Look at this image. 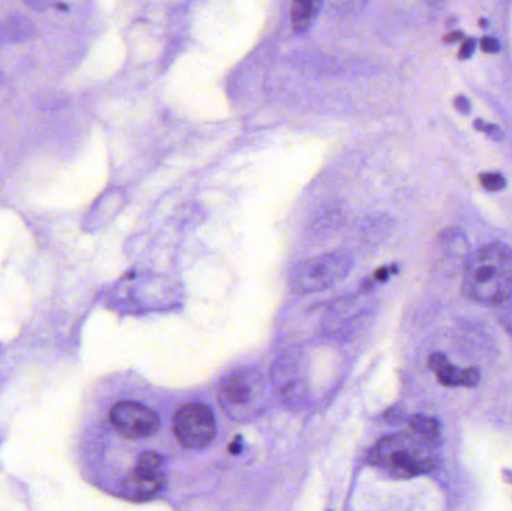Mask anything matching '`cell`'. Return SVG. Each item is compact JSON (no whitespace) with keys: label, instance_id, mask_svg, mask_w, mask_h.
I'll return each instance as SVG.
<instances>
[{"label":"cell","instance_id":"6da1fadb","mask_svg":"<svg viewBox=\"0 0 512 511\" xmlns=\"http://www.w3.org/2000/svg\"><path fill=\"white\" fill-rule=\"evenodd\" d=\"M466 296L483 305H502L512 296V249L484 246L468 260L463 278Z\"/></svg>","mask_w":512,"mask_h":511},{"label":"cell","instance_id":"7a4b0ae2","mask_svg":"<svg viewBox=\"0 0 512 511\" xmlns=\"http://www.w3.org/2000/svg\"><path fill=\"white\" fill-rule=\"evenodd\" d=\"M439 440L412 431L384 438L372 452V464L396 479H411L441 467Z\"/></svg>","mask_w":512,"mask_h":511},{"label":"cell","instance_id":"3957f363","mask_svg":"<svg viewBox=\"0 0 512 511\" xmlns=\"http://www.w3.org/2000/svg\"><path fill=\"white\" fill-rule=\"evenodd\" d=\"M351 266L349 257L340 252L310 258L295 267L292 272L291 288L297 294L327 290L342 281L348 275Z\"/></svg>","mask_w":512,"mask_h":511},{"label":"cell","instance_id":"277c9868","mask_svg":"<svg viewBox=\"0 0 512 511\" xmlns=\"http://www.w3.org/2000/svg\"><path fill=\"white\" fill-rule=\"evenodd\" d=\"M173 431L179 443L186 449H204L215 440V417L206 405H183L174 414Z\"/></svg>","mask_w":512,"mask_h":511},{"label":"cell","instance_id":"5b68a950","mask_svg":"<svg viewBox=\"0 0 512 511\" xmlns=\"http://www.w3.org/2000/svg\"><path fill=\"white\" fill-rule=\"evenodd\" d=\"M114 431L126 440H144L159 431V417L152 408L134 401H120L110 410Z\"/></svg>","mask_w":512,"mask_h":511},{"label":"cell","instance_id":"8992f818","mask_svg":"<svg viewBox=\"0 0 512 511\" xmlns=\"http://www.w3.org/2000/svg\"><path fill=\"white\" fill-rule=\"evenodd\" d=\"M167 485L164 458L158 453L147 452L138 459L137 467L129 473L123 485V494L129 500H150Z\"/></svg>","mask_w":512,"mask_h":511},{"label":"cell","instance_id":"52a82bcc","mask_svg":"<svg viewBox=\"0 0 512 511\" xmlns=\"http://www.w3.org/2000/svg\"><path fill=\"white\" fill-rule=\"evenodd\" d=\"M259 383V378L248 374L236 375L225 381L219 399L228 416L245 419L255 413V405L259 401Z\"/></svg>","mask_w":512,"mask_h":511},{"label":"cell","instance_id":"ba28073f","mask_svg":"<svg viewBox=\"0 0 512 511\" xmlns=\"http://www.w3.org/2000/svg\"><path fill=\"white\" fill-rule=\"evenodd\" d=\"M429 365L438 375L439 381L448 387H472L480 381V372L475 368L459 369L448 363L447 357L442 354H433Z\"/></svg>","mask_w":512,"mask_h":511},{"label":"cell","instance_id":"9c48e42d","mask_svg":"<svg viewBox=\"0 0 512 511\" xmlns=\"http://www.w3.org/2000/svg\"><path fill=\"white\" fill-rule=\"evenodd\" d=\"M274 384L285 401L291 404L303 401L304 381L297 369H292V374L286 371V368L274 369Z\"/></svg>","mask_w":512,"mask_h":511},{"label":"cell","instance_id":"30bf717a","mask_svg":"<svg viewBox=\"0 0 512 511\" xmlns=\"http://www.w3.org/2000/svg\"><path fill=\"white\" fill-rule=\"evenodd\" d=\"M321 0H294L291 9L292 26L297 32H304L312 26L318 15Z\"/></svg>","mask_w":512,"mask_h":511},{"label":"cell","instance_id":"8fae6325","mask_svg":"<svg viewBox=\"0 0 512 511\" xmlns=\"http://www.w3.org/2000/svg\"><path fill=\"white\" fill-rule=\"evenodd\" d=\"M412 431L417 434L423 435V437L430 438V440H439V423L435 419L430 417L415 416L411 420Z\"/></svg>","mask_w":512,"mask_h":511},{"label":"cell","instance_id":"7c38bea8","mask_svg":"<svg viewBox=\"0 0 512 511\" xmlns=\"http://www.w3.org/2000/svg\"><path fill=\"white\" fill-rule=\"evenodd\" d=\"M5 32L6 35L12 36V38H24V36H29L32 33V24L26 18H15V20H9Z\"/></svg>","mask_w":512,"mask_h":511},{"label":"cell","instance_id":"4fadbf2b","mask_svg":"<svg viewBox=\"0 0 512 511\" xmlns=\"http://www.w3.org/2000/svg\"><path fill=\"white\" fill-rule=\"evenodd\" d=\"M481 185L487 189V191H501V189L505 188V179L502 174L499 173H486L481 174L480 177Z\"/></svg>","mask_w":512,"mask_h":511},{"label":"cell","instance_id":"5bb4252c","mask_svg":"<svg viewBox=\"0 0 512 511\" xmlns=\"http://www.w3.org/2000/svg\"><path fill=\"white\" fill-rule=\"evenodd\" d=\"M475 128L480 129V131H483L484 134L492 137L493 140H501V138L504 137V132H502L498 126L489 125V123L481 122V120L480 122L475 123Z\"/></svg>","mask_w":512,"mask_h":511},{"label":"cell","instance_id":"9a60e30c","mask_svg":"<svg viewBox=\"0 0 512 511\" xmlns=\"http://www.w3.org/2000/svg\"><path fill=\"white\" fill-rule=\"evenodd\" d=\"M481 47H483L484 51L487 53H498L501 50V44H499L498 39L495 38H484L481 41Z\"/></svg>","mask_w":512,"mask_h":511},{"label":"cell","instance_id":"2e32d148","mask_svg":"<svg viewBox=\"0 0 512 511\" xmlns=\"http://www.w3.org/2000/svg\"><path fill=\"white\" fill-rule=\"evenodd\" d=\"M26 5H29L32 9H38V11H42V9L50 8L53 5L54 0H24Z\"/></svg>","mask_w":512,"mask_h":511},{"label":"cell","instance_id":"e0dca14e","mask_svg":"<svg viewBox=\"0 0 512 511\" xmlns=\"http://www.w3.org/2000/svg\"><path fill=\"white\" fill-rule=\"evenodd\" d=\"M502 324H504L505 329H507L508 333L512 336V303L505 309L504 314H502Z\"/></svg>","mask_w":512,"mask_h":511},{"label":"cell","instance_id":"ac0fdd59","mask_svg":"<svg viewBox=\"0 0 512 511\" xmlns=\"http://www.w3.org/2000/svg\"><path fill=\"white\" fill-rule=\"evenodd\" d=\"M454 105H456L457 110L463 114H468L469 110H471V104H469V101L465 96H459V98H456Z\"/></svg>","mask_w":512,"mask_h":511},{"label":"cell","instance_id":"d6986e66","mask_svg":"<svg viewBox=\"0 0 512 511\" xmlns=\"http://www.w3.org/2000/svg\"><path fill=\"white\" fill-rule=\"evenodd\" d=\"M474 48L475 41L468 39V41L463 44L462 51H460V57H462V59H468V57H471L472 53H474Z\"/></svg>","mask_w":512,"mask_h":511},{"label":"cell","instance_id":"ffe728a7","mask_svg":"<svg viewBox=\"0 0 512 511\" xmlns=\"http://www.w3.org/2000/svg\"><path fill=\"white\" fill-rule=\"evenodd\" d=\"M2 38H3V30H2V27H0V42H2Z\"/></svg>","mask_w":512,"mask_h":511},{"label":"cell","instance_id":"44dd1931","mask_svg":"<svg viewBox=\"0 0 512 511\" xmlns=\"http://www.w3.org/2000/svg\"><path fill=\"white\" fill-rule=\"evenodd\" d=\"M426 2L436 3V2H442V0H426Z\"/></svg>","mask_w":512,"mask_h":511}]
</instances>
